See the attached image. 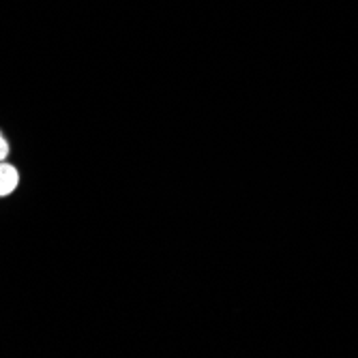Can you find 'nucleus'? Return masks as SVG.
<instances>
[{"label": "nucleus", "instance_id": "f03ea898", "mask_svg": "<svg viewBox=\"0 0 358 358\" xmlns=\"http://www.w3.org/2000/svg\"><path fill=\"white\" fill-rule=\"evenodd\" d=\"M7 152H9V144H7V140L3 136H0V161L7 157Z\"/></svg>", "mask_w": 358, "mask_h": 358}, {"label": "nucleus", "instance_id": "f257e3e1", "mask_svg": "<svg viewBox=\"0 0 358 358\" xmlns=\"http://www.w3.org/2000/svg\"><path fill=\"white\" fill-rule=\"evenodd\" d=\"M17 170L9 164H0V198L3 195H9L15 187H17Z\"/></svg>", "mask_w": 358, "mask_h": 358}]
</instances>
